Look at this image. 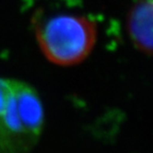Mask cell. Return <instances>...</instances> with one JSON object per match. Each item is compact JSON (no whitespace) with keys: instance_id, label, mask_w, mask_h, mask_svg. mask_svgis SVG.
<instances>
[{"instance_id":"2","label":"cell","mask_w":153,"mask_h":153,"mask_svg":"<svg viewBox=\"0 0 153 153\" xmlns=\"http://www.w3.org/2000/svg\"><path fill=\"white\" fill-rule=\"evenodd\" d=\"M35 37L44 55L60 66L81 63L91 52L97 27L91 19L71 14L36 15Z\"/></svg>"},{"instance_id":"1","label":"cell","mask_w":153,"mask_h":153,"mask_svg":"<svg viewBox=\"0 0 153 153\" xmlns=\"http://www.w3.org/2000/svg\"><path fill=\"white\" fill-rule=\"evenodd\" d=\"M43 126L37 91L25 82L0 78V153H30Z\"/></svg>"},{"instance_id":"3","label":"cell","mask_w":153,"mask_h":153,"mask_svg":"<svg viewBox=\"0 0 153 153\" xmlns=\"http://www.w3.org/2000/svg\"><path fill=\"white\" fill-rule=\"evenodd\" d=\"M128 31L138 50L153 55V0H136L132 5Z\"/></svg>"}]
</instances>
